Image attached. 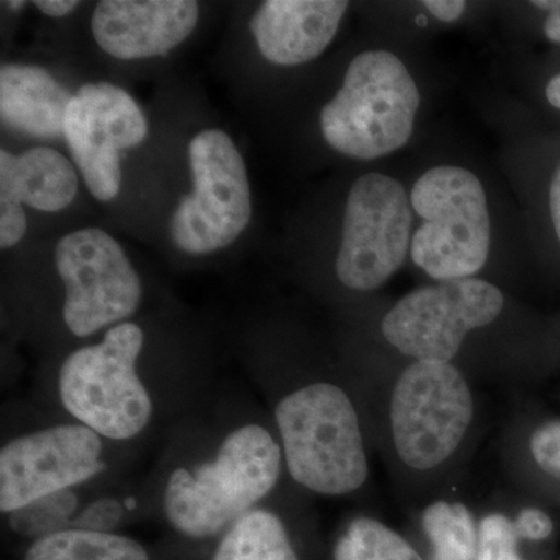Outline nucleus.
I'll list each match as a JSON object with an SVG mask.
<instances>
[{"instance_id": "nucleus-1", "label": "nucleus", "mask_w": 560, "mask_h": 560, "mask_svg": "<svg viewBox=\"0 0 560 560\" xmlns=\"http://www.w3.org/2000/svg\"><path fill=\"white\" fill-rule=\"evenodd\" d=\"M282 458V448L265 427H237L212 458L168 475L162 493L165 518L189 539L226 533L275 489Z\"/></svg>"}, {"instance_id": "nucleus-2", "label": "nucleus", "mask_w": 560, "mask_h": 560, "mask_svg": "<svg viewBox=\"0 0 560 560\" xmlns=\"http://www.w3.org/2000/svg\"><path fill=\"white\" fill-rule=\"evenodd\" d=\"M282 455L291 478L320 495H346L364 485L368 459L359 416L348 394L312 383L276 407Z\"/></svg>"}, {"instance_id": "nucleus-3", "label": "nucleus", "mask_w": 560, "mask_h": 560, "mask_svg": "<svg viewBox=\"0 0 560 560\" xmlns=\"http://www.w3.org/2000/svg\"><path fill=\"white\" fill-rule=\"evenodd\" d=\"M419 105L416 81L396 55L363 51L350 61L341 90L320 110V131L338 153L375 160L410 140Z\"/></svg>"}, {"instance_id": "nucleus-4", "label": "nucleus", "mask_w": 560, "mask_h": 560, "mask_svg": "<svg viewBox=\"0 0 560 560\" xmlns=\"http://www.w3.org/2000/svg\"><path fill=\"white\" fill-rule=\"evenodd\" d=\"M142 348L138 324L120 323L97 345L77 349L62 361L58 374L62 407L103 440H135L153 418V399L138 374Z\"/></svg>"}, {"instance_id": "nucleus-5", "label": "nucleus", "mask_w": 560, "mask_h": 560, "mask_svg": "<svg viewBox=\"0 0 560 560\" xmlns=\"http://www.w3.org/2000/svg\"><path fill=\"white\" fill-rule=\"evenodd\" d=\"M411 208L422 219L411 241V259L430 278L469 279L485 267L490 217L481 180L463 167L430 168L411 190Z\"/></svg>"}, {"instance_id": "nucleus-6", "label": "nucleus", "mask_w": 560, "mask_h": 560, "mask_svg": "<svg viewBox=\"0 0 560 560\" xmlns=\"http://www.w3.org/2000/svg\"><path fill=\"white\" fill-rule=\"evenodd\" d=\"M189 160L194 190L172 213L168 232L180 250L198 256L237 241L248 226L253 202L245 161L226 132H198Z\"/></svg>"}, {"instance_id": "nucleus-7", "label": "nucleus", "mask_w": 560, "mask_h": 560, "mask_svg": "<svg viewBox=\"0 0 560 560\" xmlns=\"http://www.w3.org/2000/svg\"><path fill=\"white\" fill-rule=\"evenodd\" d=\"M471 415L469 386L453 364L416 360L401 372L390 404L400 459L412 469L440 466L458 448Z\"/></svg>"}, {"instance_id": "nucleus-8", "label": "nucleus", "mask_w": 560, "mask_h": 560, "mask_svg": "<svg viewBox=\"0 0 560 560\" xmlns=\"http://www.w3.org/2000/svg\"><path fill=\"white\" fill-rule=\"evenodd\" d=\"M65 285L66 326L79 338L130 318L142 301V280L119 242L98 228L65 235L55 248Z\"/></svg>"}, {"instance_id": "nucleus-9", "label": "nucleus", "mask_w": 560, "mask_h": 560, "mask_svg": "<svg viewBox=\"0 0 560 560\" xmlns=\"http://www.w3.org/2000/svg\"><path fill=\"white\" fill-rule=\"evenodd\" d=\"M411 201L399 180L368 173L350 187L337 276L350 290L378 289L410 249Z\"/></svg>"}, {"instance_id": "nucleus-10", "label": "nucleus", "mask_w": 560, "mask_h": 560, "mask_svg": "<svg viewBox=\"0 0 560 560\" xmlns=\"http://www.w3.org/2000/svg\"><path fill=\"white\" fill-rule=\"evenodd\" d=\"M503 305L486 280H445L401 298L383 318V337L416 360L451 363L466 335L495 320Z\"/></svg>"}, {"instance_id": "nucleus-11", "label": "nucleus", "mask_w": 560, "mask_h": 560, "mask_svg": "<svg viewBox=\"0 0 560 560\" xmlns=\"http://www.w3.org/2000/svg\"><path fill=\"white\" fill-rule=\"evenodd\" d=\"M105 440L79 422L21 434L0 451V511L80 488L105 471Z\"/></svg>"}, {"instance_id": "nucleus-12", "label": "nucleus", "mask_w": 560, "mask_h": 560, "mask_svg": "<svg viewBox=\"0 0 560 560\" xmlns=\"http://www.w3.org/2000/svg\"><path fill=\"white\" fill-rule=\"evenodd\" d=\"M149 125L138 103L116 84H83L70 98L65 138L88 189L110 201L120 191V151L142 143Z\"/></svg>"}, {"instance_id": "nucleus-13", "label": "nucleus", "mask_w": 560, "mask_h": 560, "mask_svg": "<svg viewBox=\"0 0 560 560\" xmlns=\"http://www.w3.org/2000/svg\"><path fill=\"white\" fill-rule=\"evenodd\" d=\"M200 9L191 0H103L92 14V35L119 60L167 54L189 38Z\"/></svg>"}, {"instance_id": "nucleus-14", "label": "nucleus", "mask_w": 560, "mask_h": 560, "mask_svg": "<svg viewBox=\"0 0 560 560\" xmlns=\"http://www.w3.org/2000/svg\"><path fill=\"white\" fill-rule=\"evenodd\" d=\"M348 7L342 0H268L250 20V32L265 60L304 65L327 49Z\"/></svg>"}, {"instance_id": "nucleus-15", "label": "nucleus", "mask_w": 560, "mask_h": 560, "mask_svg": "<svg viewBox=\"0 0 560 560\" xmlns=\"http://www.w3.org/2000/svg\"><path fill=\"white\" fill-rule=\"evenodd\" d=\"M72 95L46 69L7 65L0 69V116L3 124L35 139L65 136Z\"/></svg>"}, {"instance_id": "nucleus-16", "label": "nucleus", "mask_w": 560, "mask_h": 560, "mask_svg": "<svg viewBox=\"0 0 560 560\" xmlns=\"http://www.w3.org/2000/svg\"><path fill=\"white\" fill-rule=\"evenodd\" d=\"M77 191L75 168L57 150L0 151V208H22L25 202L43 212H58L68 208Z\"/></svg>"}, {"instance_id": "nucleus-17", "label": "nucleus", "mask_w": 560, "mask_h": 560, "mask_svg": "<svg viewBox=\"0 0 560 560\" xmlns=\"http://www.w3.org/2000/svg\"><path fill=\"white\" fill-rule=\"evenodd\" d=\"M25 560H150L149 552L120 534L68 528L33 541Z\"/></svg>"}, {"instance_id": "nucleus-18", "label": "nucleus", "mask_w": 560, "mask_h": 560, "mask_svg": "<svg viewBox=\"0 0 560 560\" xmlns=\"http://www.w3.org/2000/svg\"><path fill=\"white\" fill-rule=\"evenodd\" d=\"M212 560H300L275 512L249 511L221 537Z\"/></svg>"}, {"instance_id": "nucleus-19", "label": "nucleus", "mask_w": 560, "mask_h": 560, "mask_svg": "<svg viewBox=\"0 0 560 560\" xmlns=\"http://www.w3.org/2000/svg\"><path fill=\"white\" fill-rule=\"evenodd\" d=\"M422 522L434 547V560H474L477 556L474 518L463 504L438 501L425 511Z\"/></svg>"}, {"instance_id": "nucleus-20", "label": "nucleus", "mask_w": 560, "mask_h": 560, "mask_svg": "<svg viewBox=\"0 0 560 560\" xmlns=\"http://www.w3.org/2000/svg\"><path fill=\"white\" fill-rule=\"evenodd\" d=\"M335 560H422L399 534L374 518H357L338 540Z\"/></svg>"}, {"instance_id": "nucleus-21", "label": "nucleus", "mask_w": 560, "mask_h": 560, "mask_svg": "<svg viewBox=\"0 0 560 560\" xmlns=\"http://www.w3.org/2000/svg\"><path fill=\"white\" fill-rule=\"evenodd\" d=\"M81 508L83 503L77 489L62 490L11 512L9 525L20 536L38 540L58 530L72 528Z\"/></svg>"}, {"instance_id": "nucleus-22", "label": "nucleus", "mask_w": 560, "mask_h": 560, "mask_svg": "<svg viewBox=\"0 0 560 560\" xmlns=\"http://www.w3.org/2000/svg\"><path fill=\"white\" fill-rule=\"evenodd\" d=\"M517 529L504 515L493 514L481 522L477 560H522L517 552Z\"/></svg>"}, {"instance_id": "nucleus-23", "label": "nucleus", "mask_w": 560, "mask_h": 560, "mask_svg": "<svg viewBox=\"0 0 560 560\" xmlns=\"http://www.w3.org/2000/svg\"><path fill=\"white\" fill-rule=\"evenodd\" d=\"M125 510L127 506L114 497L92 500L91 503L83 504L72 523V528L110 533L124 522Z\"/></svg>"}, {"instance_id": "nucleus-24", "label": "nucleus", "mask_w": 560, "mask_h": 560, "mask_svg": "<svg viewBox=\"0 0 560 560\" xmlns=\"http://www.w3.org/2000/svg\"><path fill=\"white\" fill-rule=\"evenodd\" d=\"M530 453L541 470L560 478V422H550L534 431Z\"/></svg>"}, {"instance_id": "nucleus-25", "label": "nucleus", "mask_w": 560, "mask_h": 560, "mask_svg": "<svg viewBox=\"0 0 560 560\" xmlns=\"http://www.w3.org/2000/svg\"><path fill=\"white\" fill-rule=\"evenodd\" d=\"M518 536L529 540H544L552 533V522L545 512L539 510H525L515 522Z\"/></svg>"}, {"instance_id": "nucleus-26", "label": "nucleus", "mask_w": 560, "mask_h": 560, "mask_svg": "<svg viewBox=\"0 0 560 560\" xmlns=\"http://www.w3.org/2000/svg\"><path fill=\"white\" fill-rule=\"evenodd\" d=\"M423 5L442 22L456 21L466 10V2L463 0H427Z\"/></svg>"}, {"instance_id": "nucleus-27", "label": "nucleus", "mask_w": 560, "mask_h": 560, "mask_svg": "<svg viewBox=\"0 0 560 560\" xmlns=\"http://www.w3.org/2000/svg\"><path fill=\"white\" fill-rule=\"evenodd\" d=\"M533 5L550 11L544 25L545 35L552 43L560 44V0H541V2H533Z\"/></svg>"}, {"instance_id": "nucleus-28", "label": "nucleus", "mask_w": 560, "mask_h": 560, "mask_svg": "<svg viewBox=\"0 0 560 560\" xmlns=\"http://www.w3.org/2000/svg\"><path fill=\"white\" fill-rule=\"evenodd\" d=\"M33 5L43 11L44 14H47V16L62 18L72 13L80 3L77 0H36V2H33Z\"/></svg>"}, {"instance_id": "nucleus-29", "label": "nucleus", "mask_w": 560, "mask_h": 560, "mask_svg": "<svg viewBox=\"0 0 560 560\" xmlns=\"http://www.w3.org/2000/svg\"><path fill=\"white\" fill-rule=\"evenodd\" d=\"M550 209L552 224H555L556 235L560 242V164L552 175L550 187Z\"/></svg>"}, {"instance_id": "nucleus-30", "label": "nucleus", "mask_w": 560, "mask_h": 560, "mask_svg": "<svg viewBox=\"0 0 560 560\" xmlns=\"http://www.w3.org/2000/svg\"><path fill=\"white\" fill-rule=\"evenodd\" d=\"M547 98L552 106L560 109V75L555 77V79L548 83Z\"/></svg>"}, {"instance_id": "nucleus-31", "label": "nucleus", "mask_w": 560, "mask_h": 560, "mask_svg": "<svg viewBox=\"0 0 560 560\" xmlns=\"http://www.w3.org/2000/svg\"><path fill=\"white\" fill-rule=\"evenodd\" d=\"M3 5L9 7L11 10H21L22 7L25 5V2H13V0H9V2H3Z\"/></svg>"}]
</instances>
